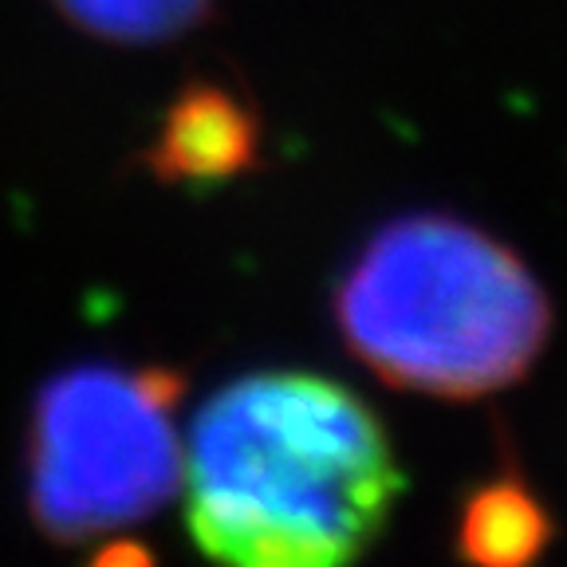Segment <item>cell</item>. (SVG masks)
<instances>
[{
  "label": "cell",
  "mask_w": 567,
  "mask_h": 567,
  "mask_svg": "<svg viewBox=\"0 0 567 567\" xmlns=\"http://www.w3.org/2000/svg\"><path fill=\"white\" fill-rule=\"evenodd\" d=\"M182 481L194 544L240 567L359 559L406 488L374 410L311 371H260L217 390L189 425Z\"/></svg>",
  "instance_id": "6da1fadb"
},
{
  "label": "cell",
  "mask_w": 567,
  "mask_h": 567,
  "mask_svg": "<svg viewBox=\"0 0 567 567\" xmlns=\"http://www.w3.org/2000/svg\"><path fill=\"white\" fill-rule=\"evenodd\" d=\"M336 323L390 386L485 399L540 359L551 303L505 240L450 213H410L359 248L336 288Z\"/></svg>",
  "instance_id": "7a4b0ae2"
},
{
  "label": "cell",
  "mask_w": 567,
  "mask_h": 567,
  "mask_svg": "<svg viewBox=\"0 0 567 567\" xmlns=\"http://www.w3.org/2000/svg\"><path fill=\"white\" fill-rule=\"evenodd\" d=\"M174 367L80 363L40 386L28 434V505L55 544L115 536L177 493Z\"/></svg>",
  "instance_id": "3957f363"
},
{
  "label": "cell",
  "mask_w": 567,
  "mask_h": 567,
  "mask_svg": "<svg viewBox=\"0 0 567 567\" xmlns=\"http://www.w3.org/2000/svg\"><path fill=\"white\" fill-rule=\"evenodd\" d=\"M260 154V118L245 95L197 80L166 106L146 166L166 186H217L252 169Z\"/></svg>",
  "instance_id": "277c9868"
},
{
  "label": "cell",
  "mask_w": 567,
  "mask_h": 567,
  "mask_svg": "<svg viewBox=\"0 0 567 567\" xmlns=\"http://www.w3.org/2000/svg\"><path fill=\"white\" fill-rule=\"evenodd\" d=\"M551 536H556V524L544 501L524 485L520 473L508 470L481 481L461 501L453 548L465 564L516 567L540 556Z\"/></svg>",
  "instance_id": "5b68a950"
},
{
  "label": "cell",
  "mask_w": 567,
  "mask_h": 567,
  "mask_svg": "<svg viewBox=\"0 0 567 567\" xmlns=\"http://www.w3.org/2000/svg\"><path fill=\"white\" fill-rule=\"evenodd\" d=\"M83 32L115 44H166L213 17L217 0H55Z\"/></svg>",
  "instance_id": "8992f818"
}]
</instances>
